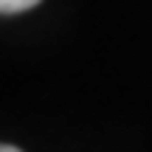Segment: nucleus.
I'll list each match as a JSON object with an SVG mask.
<instances>
[{
    "mask_svg": "<svg viewBox=\"0 0 152 152\" xmlns=\"http://www.w3.org/2000/svg\"><path fill=\"white\" fill-rule=\"evenodd\" d=\"M37 3L39 0H0V14H17V11H26Z\"/></svg>",
    "mask_w": 152,
    "mask_h": 152,
    "instance_id": "obj_1",
    "label": "nucleus"
},
{
    "mask_svg": "<svg viewBox=\"0 0 152 152\" xmlns=\"http://www.w3.org/2000/svg\"><path fill=\"white\" fill-rule=\"evenodd\" d=\"M0 152H20L17 147H6V144H0Z\"/></svg>",
    "mask_w": 152,
    "mask_h": 152,
    "instance_id": "obj_2",
    "label": "nucleus"
}]
</instances>
